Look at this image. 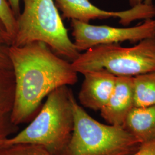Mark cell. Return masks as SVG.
I'll use <instances>...</instances> for the list:
<instances>
[{"label": "cell", "instance_id": "cell-8", "mask_svg": "<svg viewBox=\"0 0 155 155\" xmlns=\"http://www.w3.org/2000/svg\"><path fill=\"white\" fill-rule=\"evenodd\" d=\"M83 75V83L78 94L79 103L84 107L100 111L109 100L117 77L104 69L89 71Z\"/></svg>", "mask_w": 155, "mask_h": 155}, {"label": "cell", "instance_id": "cell-7", "mask_svg": "<svg viewBox=\"0 0 155 155\" xmlns=\"http://www.w3.org/2000/svg\"><path fill=\"white\" fill-rule=\"evenodd\" d=\"M63 13V17L83 22L96 19L117 18L123 25H128L138 20L155 17V6L142 4L122 11H107L93 5L89 0H54Z\"/></svg>", "mask_w": 155, "mask_h": 155}, {"label": "cell", "instance_id": "cell-20", "mask_svg": "<svg viewBox=\"0 0 155 155\" xmlns=\"http://www.w3.org/2000/svg\"><path fill=\"white\" fill-rule=\"evenodd\" d=\"M131 7L134 6L145 4L147 5H153V0H128Z\"/></svg>", "mask_w": 155, "mask_h": 155}, {"label": "cell", "instance_id": "cell-18", "mask_svg": "<svg viewBox=\"0 0 155 155\" xmlns=\"http://www.w3.org/2000/svg\"><path fill=\"white\" fill-rule=\"evenodd\" d=\"M0 44L11 45L12 40L7 33L5 28L0 20Z\"/></svg>", "mask_w": 155, "mask_h": 155}, {"label": "cell", "instance_id": "cell-6", "mask_svg": "<svg viewBox=\"0 0 155 155\" xmlns=\"http://www.w3.org/2000/svg\"><path fill=\"white\" fill-rule=\"evenodd\" d=\"M74 44L79 52L95 46L116 44L123 41L139 43L155 37V18H148L138 25L117 28L108 25H95L87 22L71 20Z\"/></svg>", "mask_w": 155, "mask_h": 155}, {"label": "cell", "instance_id": "cell-3", "mask_svg": "<svg viewBox=\"0 0 155 155\" xmlns=\"http://www.w3.org/2000/svg\"><path fill=\"white\" fill-rule=\"evenodd\" d=\"M16 18V32L11 45L36 41L48 45L56 54L72 61L81 54L68 36L54 0H23Z\"/></svg>", "mask_w": 155, "mask_h": 155}, {"label": "cell", "instance_id": "cell-16", "mask_svg": "<svg viewBox=\"0 0 155 155\" xmlns=\"http://www.w3.org/2000/svg\"><path fill=\"white\" fill-rule=\"evenodd\" d=\"M9 45L0 44V70H13Z\"/></svg>", "mask_w": 155, "mask_h": 155}, {"label": "cell", "instance_id": "cell-10", "mask_svg": "<svg viewBox=\"0 0 155 155\" xmlns=\"http://www.w3.org/2000/svg\"><path fill=\"white\" fill-rule=\"evenodd\" d=\"M122 127L141 144L155 141V105L134 107Z\"/></svg>", "mask_w": 155, "mask_h": 155}, {"label": "cell", "instance_id": "cell-17", "mask_svg": "<svg viewBox=\"0 0 155 155\" xmlns=\"http://www.w3.org/2000/svg\"><path fill=\"white\" fill-rule=\"evenodd\" d=\"M131 155H155V141L141 144L140 149Z\"/></svg>", "mask_w": 155, "mask_h": 155}, {"label": "cell", "instance_id": "cell-2", "mask_svg": "<svg viewBox=\"0 0 155 155\" xmlns=\"http://www.w3.org/2000/svg\"><path fill=\"white\" fill-rule=\"evenodd\" d=\"M74 97L68 86L53 91L28 126L7 139L3 145L33 144L43 147L52 155H61L73 132Z\"/></svg>", "mask_w": 155, "mask_h": 155}, {"label": "cell", "instance_id": "cell-9", "mask_svg": "<svg viewBox=\"0 0 155 155\" xmlns=\"http://www.w3.org/2000/svg\"><path fill=\"white\" fill-rule=\"evenodd\" d=\"M134 107L133 77H117L110 97L100 110L101 116L109 124L122 127Z\"/></svg>", "mask_w": 155, "mask_h": 155}, {"label": "cell", "instance_id": "cell-13", "mask_svg": "<svg viewBox=\"0 0 155 155\" xmlns=\"http://www.w3.org/2000/svg\"><path fill=\"white\" fill-rule=\"evenodd\" d=\"M0 155H54L43 147L33 144H19L2 145Z\"/></svg>", "mask_w": 155, "mask_h": 155}, {"label": "cell", "instance_id": "cell-12", "mask_svg": "<svg viewBox=\"0 0 155 155\" xmlns=\"http://www.w3.org/2000/svg\"><path fill=\"white\" fill-rule=\"evenodd\" d=\"M15 90V81L13 70H0V113H11Z\"/></svg>", "mask_w": 155, "mask_h": 155}, {"label": "cell", "instance_id": "cell-4", "mask_svg": "<svg viewBox=\"0 0 155 155\" xmlns=\"http://www.w3.org/2000/svg\"><path fill=\"white\" fill-rule=\"evenodd\" d=\"M74 129L68 144L61 155H131L141 144L124 127L95 120L72 101Z\"/></svg>", "mask_w": 155, "mask_h": 155}, {"label": "cell", "instance_id": "cell-11", "mask_svg": "<svg viewBox=\"0 0 155 155\" xmlns=\"http://www.w3.org/2000/svg\"><path fill=\"white\" fill-rule=\"evenodd\" d=\"M134 107L155 105V70L133 77Z\"/></svg>", "mask_w": 155, "mask_h": 155}, {"label": "cell", "instance_id": "cell-19", "mask_svg": "<svg viewBox=\"0 0 155 155\" xmlns=\"http://www.w3.org/2000/svg\"><path fill=\"white\" fill-rule=\"evenodd\" d=\"M7 1L17 18L21 13L20 0H7Z\"/></svg>", "mask_w": 155, "mask_h": 155}, {"label": "cell", "instance_id": "cell-15", "mask_svg": "<svg viewBox=\"0 0 155 155\" xmlns=\"http://www.w3.org/2000/svg\"><path fill=\"white\" fill-rule=\"evenodd\" d=\"M17 129V127L12 123L10 113H0V147L12 133L16 132Z\"/></svg>", "mask_w": 155, "mask_h": 155}, {"label": "cell", "instance_id": "cell-1", "mask_svg": "<svg viewBox=\"0 0 155 155\" xmlns=\"http://www.w3.org/2000/svg\"><path fill=\"white\" fill-rule=\"evenodd\" d=\"M9 54L15 81L10 119L15 126L31 121L43 100L53 91L77 83L78 73L71 62L43 42L10 45Z\"/></svg>", "mask_w": 155, "mask_h": 155}, {"label": "cell", "instance_id": "cell-14", "mask_svg": "<svg viewBox=\"0 0 155 155\" xmlns=\"http://www.w3.org/2000/svg\"><path fill=\"white\" fill-rule=\"evenodd\" d=\"M0 20L12 40V44L16 32V17L7 0H0Z\"/></svg>", "mask_w": 155, "mask_h": 155}, {"label": "cell", "instance_id": "cell-5", "mask_svg": "<svg viewBox=\"0 0 155 155\" xmlns=\"http://www.w3.org/2000/svg\"><path fill=\"white\" fill-rule=\"evenodd\" d=\"M82 74L104 69L117 77H134L155 70V37L144 39L130 47L119 43L97 45L81 53L71 62Z\"/></svg>", "mask_w": 155, "mask_h": 155}]
</instances>
